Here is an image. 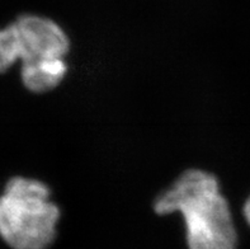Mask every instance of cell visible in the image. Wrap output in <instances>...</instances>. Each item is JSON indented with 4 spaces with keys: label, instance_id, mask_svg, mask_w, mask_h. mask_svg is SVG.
Wrapping results in <instances>:
<instances>
[{
    "label": "cell",
    "instance_id": "6da1fadb",
    "mask_svg": "<svg viewBox=\"0 0 250 249\" xmlns=\"http://www.w3.org/2000/svg\"><path fill=\"white\" fill-rule=\"evenodd\" d=\"M158 215L181 212L189 249H238V231L220 182L203 169L184 170L152 204Z\"/></svg>",
    "mask_w": 250,
    "mask_h": 249
},
{
    "label": "cell",
    "instance_id": "7a4b0ae2",
    "mask_svg": "<svg viewBox=\"0 0 250 249\" xmlns=\"http://www.w3.org/2000/svg\"><path fill=\"white\" fill-rule=\"evenodd\" d=\"M69 51V36L54 19L22 14L0 29V73L21 60V78L25 88L46 93L66 75L65 56Z\"/></svg>",
    "mask_w": 250,
    "mask_h": 249
},
{
    "label": "cell",
    "instance_id": "3957f363",
    "mask_svg": "<svg viewBox=\"0 0 250 249\" xmlns=\"http://www.w3.org/2000/svg\"><path fill=\"white\" fill-rule=\"evenodd\" d=\"M60 208L51 189L33 178L13 177L0 196V238L12 249H48L56 239Z\"/></svg>",
    "mask_w": 250,
    "mask_h": 249
},
{
    "label": "cell",
    "instance_id": "277c9868",
    "mask_svg": "<svg viewBox=\"0 0 250 249\" xmlns=\"http://www.w3.org/2000/svg\"><path fill=\"white\" fill-rule=\"evenodd\" d=\"M243 215H244V219L245 221H247V224L250 226V196L244 202V206H243Z\"/></svg>",
    "mask_w": 250,
    "mask_h": 249
}]
</instances>
